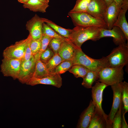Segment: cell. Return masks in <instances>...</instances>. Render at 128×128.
<instances>
[{
    "label": "cell",
    "mask_w": 128,
    "mask_h": 128,
    "mask_svg": "<svg viewBox=\"0 0 128 128\" xmlns=\"http://www.w3.org/2000/svg\"><path fill=\"white\" fill-rule=\"evenodd\" d=\"M44 22L41 18L36 14L27 22L26 28L29 31L32 39H37L41 37Z\"/></svg>",
    "instance_id": "10"
},
{
    "label": "cell",
    "mask_w": 128,
    "mask_h": 128,
    "mask_svg": "<svg viewBox=\"0 0 128 128\" xmlns=\"http://www.w3.org/2000/svg\"><path fill=\"white\" fill-rule=\"evenodd\" d=\"M68 14L75 26H94L107 29L104 20L96 18L86 12H69Z\"/></svg>",
    "instance_id": "4"
},
{
    "label": "cell",
    "mask_w": 128,
    "mask_h": 128,
    "mask_svg": "<svg viewBox=\"0 0 128 128\" xmlns=\"http://www.w3.org/2000/svg\"><path fill=\"white\" fill-rule=\"evenodd\" d=\"M64 61V60L58 53L55 54L45 64L46 68L50 74L55 68Z\"/></svg>",
    "instance_id": "29"
},
{
    "label": "cell",
    "mask_w": 128,
    "mask_h": 128,
    "mask_svg": "<svg viewBox=\"0 0 128 128\" xmlns=\"http://www.w3.org/2000/svg\"><path fill=\"white\" fill-rule=\"evenodd\" d=\"M99 71H89L83 78L82 85L87 88H91L92 84L96 80Z\"/></svg>",
    "instance_id": "23"
},
{
    "label": "cell",
    "mask_w": 128,
    "mask_h": 128,
    "mask_svg": "<svg viewBox=\"0 0 128 128\" xmlns=\"http://www.w3.org/2000/svg\"><path fill=\"white\" fill-rule=\"evenodd\" d=\"M121 89L122 108L126 113L128 111V83L125 81L120 82Z\"/></svg>",
    "instance_id": "26"
},
{
    "label": "cell",
    "mask_w": 128,
    "mask_h": 128,
    "mask_svg": "<svg viewBox=\"0 0 128 128\" xmlns=\"http://www.w3.org/2000/svg\"><path fill=\"white\" fill-rule=\"evenodd\" d=\"M41 18L44 23L48 25L58 33L69 39L72 29L64 28L57 25L47 19L44 18Z\"/></svg>",
    "instance_id": "20"
},
{
    "label": "cell",
    "mask_w": 128,
    "mask_h": 128,
    "mask_svg": "<svg viewBox=\"0 0 128 128\" xmlns=\"http://www.w3.org/2000/svg\"><path fill=\"white\" fill-rule=\"evenodd\" d=\"M90 70L83 65L75 64L73 65L68 71L72 73L76 78H83Z\"/></svg>",
    "instance_id": "24"
},
{
    "label": "cell",
    "mask_w": 128,
    "mask_h": 128,
    "mask_svg": "<svg viewBox=\"0 0 128 128\" xmlns=\"http://www.w3.org/2000/svg\"><path fill=\"white\" fill-rule=\"evenodd\" d=\"M124 66L108 67L102 68L98 72L96 82H101L108 86H111L122 82L124 79Z\"/></svg>",
    "instance_id": "3"
},
{
    "label": "cell",
    "mask_w": 128,
    "mask_h": 128,
    "mask_svg": "<svg viewBox=\"0 0 128 128\" xmlns=\"http://www.w3.org/2000/svg\"><path fill=\"white\" fill-rule=\"evenodd\" d=\"M113 1L114 2L117 6L120 9L122 4L123 0H113Z\"/></svg>",
    "instance_id": "37"
},
{
    "label": "cell",
    "mask_w": 128,
    "mask_h": 128,
    "mask_svg": "<svg viewBox=\"0 0 128 128\" xmlns=\"http://www.w3.org/2000/svg\"><path fill=\"white\" fill-rule=\"evenodd\" d=\"M30 41L28 43L26 46L24 57L22 60V61L29 60L33 55L32 54L30 46Z\"/></svg>",
    "instance_id": "35"
},
{
    "label": "cell",
    "mask_w": 128,
    "mask_h": 128,
    "mask_svg": "<svg viewBox=\"0 0 128 128\" xmlns=\"http://www.w3.org/2000/svg\"><path fill=\"white\" fill-rule=\"evenodd\" d=\"M77 47L69 41H65L62 44L58 52L64 60H72Z\"/></svg>",
    "instance_id": "18"
},
{
    "label": "cell",
    "mask_w": 128,
    "mask_h": 128,
    "mask_svg": "<svg viewBox=\"0 0 128 128\" xmlns=\"http://www.w3.org/2000/svg\"><path fill=\"white\" fill-rule=\"evenodd\" d=\"M122 128H128V125L126 121L125 117V115L126 112L122 109Z\"/></svg>",
    "instance_id": "36"
},
{
    "label": "cell",
    "mask_w": 128,
    "mask_h": 128,
    "mask_svg": "<svg viewBox=\"0 0 128 128\" xmlns=\"http://www.w3.org/2000/svg\"><path fill=\"white\" fill-rule=\"evenodd\" d=\"M50 75L45 64L40 59L36 61L35 70L32 78H41Z\"/></svg>",
    "instance_id": "22"
},
{
    "label": "cell",
    "mask_w": 128,
    "mask_h": 128,
    "mask_svg": "<svg viewBox=\"0 0 128 128\" xmlns=\"http://www.w3.org/2000/svg\"><path fill=\"white\" fill-rule=\"evenodd\" d=\"M95 111V106L91 100L88 106L80 115L76 128H88Z\"/></svg>",
    "instance_id": "16"
},
{
    "label": "cell",
    "mask_w": 128,
    "mask_h": 128,
    "mask_svg": "<svg viewBox=\"0 0 128 128\" xmlns=\"http://www.w3.org/2000/svg\"><path fill=\"white\" fill-rule=\"evenodd\" d=\"M108 6L113 1V0H104Z\"/></svg>",
    "instance_id": "39"
},
{
    "label": "cell",
    "mask_w": 128,
    "mask_h": 128,
    "mask_svg": "<svg viewBox=\"0 0 128 128\" xmlns=\"http://www.w3.org/2000/svg\"><path fill=\"white\" fill-rule=\"evenodd\" d=\"M108 86L103 83L97 82L92 87L91 92L92 102L95 107L96 111L102 115L106 121L107 128H112V124L110 122L108 115L104 112L102 107L103 94L104 90Z\"/></svg>",
    "instance_id": "6"
},
{
    "label": "cell",
    "mask_w": 128,
    "mask_h": 128,
    "mask_svg": "<svg viewBox=\"0 0 128 128\" xmlns=\"http://www.w3.org/2000/svg\"><path fill=\"white\" fill-rule=\"evenodd\" d=\"M108 128L104 117L95 110L88 128Z\"/></svg>",
    "instance_id": "21"
},
{
    "label": "cell",
    "mask_w": 128,
    "mask_h": 128,
    "mask_svg": "<svg viewBox=\"0 0 128 128\" xmlns=\"http://www.w3.org/2000/svg\"><path fill=\"white\" fill-rule=\"evenodd\" d=\"M64 40L55 38H52L50 41L48 46L54 52L55 54L58 53V51Z\"/></svg>",
    "instance_id": "32"
},
{
    "label": "cell",
    "mask_w": 128,
    "mask_h": 128,
    "mask_svg": "<svg viewBox=\"0 0 128 128\" xmlns=\"http://www.w3.org/2000/svg\"><path fill=\"white\" fill-rule=\"evenodd\" d=\"M120 9L113 1L107 6L104 20L107 29H110L112 28Z\"/></svg>",
    "instance_id": "17"
},
{
    "label": "cell",
    "mask_w": 128,
    "mask_h": 128,
    "mask_svg": "<svg viewBox=\"0 0 128 128\" xmlns=\"http://www.w3.org/2000/svg\"><path fill=\"white\" fill-rule=\"evenodd\" d=\"M73 65L72 60H65L56 66L50 73L51 75L56 74H61L67 71Z\"/></svg>",
    "instance_id": "25"
},
{
    "label": "cell",
    "mask_w": 128,
    "mask_h": 128,
    "mask_svg": "<svg viewBox=\"0 0 128 128\" xmlns=\"http://www.w3.org/2000/svg\"><path fill=\"white\" fill-rule=\"evenodd\" d=\"M72 60L73 65H81L91 70L99 71L104 67H109L106 56L98 59H94L85 54L81 48L77 47Z\"/></svg>",
    "instance_id": "2"
},
{
    "label": "cell",
    "mask_w": 128,
    "mask_h": 128,
    "mask_svg": "<svg viewBox=\"0 0 128 128\" xmlns=\"http://www.w3.org/2000/svg\"><path fill=\"white\" fill-rule=\"evenodd\" d=\"M128 9V0H124L121 6L117 18L113 26L120 28L124 32L128 41V23L125 16Z\"/></svg>",
    "instance_id": "15"
},
{
    "label": "cell",
    "mask_w": 128,
    "mask_h": 128,
    "mask_svg": "<svg viewBox=\"0 0 128 128\" xmlns=\"http://www.w3.org/2000/svg\"><path fill=\"white\" fill-rule=\"evenodd\" d=\"M35 61L33 55L28 60L22 61L17 79L21 82L26 84L33 78L35 69Z\"/></svg>",
    "instance_id": "9"
},
{
    "label": "cell",
    "mask_w": 128,
    "mask_h": 128,
    "mask_svg": "<svg viewBox=\"0 0 128 128\" xmlns=\"http://www.w3.org/2000/svg\"><path fill=\"white\" fill-rule=\"evenodd\" d=\"M107 37H112L113 41L116 45L125 44L127 40L122 30L119 27L115 26H113L110 29L101 28L100 39Z\"/></svg>",
    "instance_id": "11"
},
{
    "label": "cell",
    "mask_w": 128,
    "mask_h": 128,
    "mask_svg": "<svg viewBox=\"0 0 128 128\" xmlns=\"http://www.w3.org/2000/svg\"><path fill=\"white\" fill-rule=\"evenodd\" d=\"M111 86L113 92V101L110 112L108 115V118L112 124L114 116L122 101L120 82L115 83Z\"/></svg>",
    "instance_id": "13"
},
{
    "label": "cell",
    "mask_w": 128,
    "mask_h": 128,
    "mask_svg": "<svg viewBox=\"0 0 128 128\" xmlns=\"http://www.w3.org/2000/svg\"><path fill=\"white\" fill-rule=\"evenodd\" d=\"M20 3L23 4L26 3L28 2L30 0H17Z\"/></svg>",
    "instance_id": "38"
},
{
    "label": "cell",
    "mask_w": 128,
    "mask_h": 128,
    "mask_svg": "<svg viewBox=\"0 0 128 128\" xmlns=\"http://www.w3.org/2000/svg\"><path fill=\"white\" fill-rule=\"evenodd\" d=\"M62 83L60 74H56L41 78H32L26 84L32 86L39 84L50 85L59 88L62 85Z\"/></svg>",
    "instance_id": "14"
},
{
    "label": "cell",
    "mask_w": 128,
    "mask_h": 128,
    "mask_svg": "<svg viewBox=\"0 0 128 128\" xmlns=\"http://www.w3.org/2000/svg\"><path fill=\"white\" fill-rule=\"evenodd\" d=\"M52 38L44 34H42L41 37V45L39 52L34 56L35 61L40 59L42 53L46 49L49 43Z\"/></svg>",
    "instance_id": "30"
},
{
    "label": "cell",
    "mask_w": 128,
    "mask_h": 128,
    "mask_svg": "<svg viewBox=\"0 0 128 128\" xmlns=\"http://www.w3.org/2000/svg\"><path fill=\"white\" fill-rule=\"evenodd\" d=\"M123 103L121 104L115 114L112 122V128H121L122 127V109Z\"/></svg>",
    "instance_id": "31"
},
{
    "label": "cell",
    "mask_w": 128,
    "mask_h": 128,
    "mask_svg": "<svg viewBox=\"0 0 128 128\" xmlns=\"http://www.w3.org/2000/svg\"><path fill=\"white\" fill-rule=\"evenodd\" d=\"M107 6L104 0H91L86 12L96 18L104 20Z\"/></svg>",
    "instance_id": "12"
},
{
    "label": "cell",
    "mask_w": 128,
    "mask_h": 128,
    "mask_svg": "<svg viewBox=\"0 0 128 128\" xmlns=\"http://www.w3.org/2000/svg\"><path fill=\"white\" fill-rule=\"evenodd\" d=\"M109 67L128 66V43L120 44L114 48L106 56Z\"/></svg>",
    "instance_id": "5"
},
{
    "label": "cell",
    "mask_w": 128,
    "mask_h": 128,
    "mask_svg": "<svg viewBox=\"0 0 128 128\" xmlns=\"http://www.w3.org/2000/svg\"><path fill=\"white\" fill-rule=\"evenodd\" d=\"M48 4L44 3L39 0H30L27 3L23 4V7L34 12L45 13L49 7Z\"/></svg>",
    "instance_id": "19"
},
{
    "label": "cell",
    "mask_w": 128,
    "mask_h": 128,
    "mask_svg": "<svg viewBox=\"0 0 128 128\" xmlns=\"http://www.w3.org/2000/svg\"><path fill=\"white\" fill-rule=\"evenodd\" d=\"M91 0H77L71 12H86Z\"/></svg>",
    "instance_id": "27"
},
{
    "label": "cell",
    "mask_w": 128,
    "mask_h": 128,
    "mask_svg": "<svg viewBox=\"0 0 128 128\" xmlns=\"http://www.w3.org/2000/svg\"><path fill=\"white\" fill-rule=\"evenodd\" d=\"M101 28L75 26L72 29L69 39L76 47L81 48L82 44L88 40L96 41L99 40Z\"/></svg>",
    "instance_id": "1"
},
{
    "label": "cell",
    "mask_w": 128,
    "mask_h": 128,
    "mask_svg": "<svg viewBox=\"0 0 128 128\" xmlns=\"http://www.w3.org/2000/svg\"><path fill=\"white\" fill-rule=\"evenodd\" d=\"M39 0L45 3L48 4L49 2V0Z\"/></svg>",
    "instance_id": "40"
},
{
    "label": "cell",
    "mask_w": 128,
    "mask_h": 128,
    "mask_svg": "<svg viewBox=\"0 0 128 128\" xmlns=\"http://www.w3.org/2000/svg\"><path fill=\"white\" fill-rule=\"evenodd\" d=\"M41 45V38L37 39H32L30 42V46L33 55L34 56L39 52Z\"/></svg>",
    "instance_id": "33"
},
{
    "label": "cell",
    "mask_w": 128,
    "mask_h": 128,
    "mask_svg": "<svg viewBox=\"0 0 128 128\" xmlns=\"http://www.w3.org/2000/svg\"><path fill=\"white\" fill-rule=\"evenodd\" d=\"M0 66L1 72L4 76L10 77L14 79H18L22 60L3 58Z\"/></svg>",
    "instance_id": "8"
},
{
    "label": "cell",
    "mask_w": 128,
    "mask_h": 128,
    "mask_svg": "<svg viewBox=\"0 0 128 128\" xmlns=\"http://www.w3.org/2000/svg\"><path fill=\"white\" fill-rule=\"evenodd\" d=\"M32 39L29 34L26 38L17 41L6 47L3 52V58L22 60L24 57L26 46Z\"/></svg>",
    "instance_id": "7"
},
{
    "label": "cell",
    "mask_w": 128,
    "mask_h": 128,
    "mask_svg": "<svg viewBox=\"0 0 128 128\" xmlns=\"http://www.w3.org/2000/svg\"><path fill=\"white\" fill-rule=\"evenodd\" d=\"M42 34L45 35L52 38H57L65 41H69V39L58 33L50 27L44 22L43 25Z\"/></svg>",
    "instance_id": "28"
},
{
    "label": "cell",
    "mask_w": 128,
    "mask_h": 128,
    "mask_svg": "<svg viewBox=\"0 0 128 128\" xmlns=\"http://www.w3.org/2000/svg\"></svg>",
    "instance_id": "41"
},
{
    "label": "cell",
    "mask_w": 128,
    "mask_h": 128,
    "mask_svg": "<svg viewBox=\"0 0 128 128\" xmlns=\"http://www.w3.org/2000/svg\"><path fill=\"white\" fill-rule=\"evenodd\" d=\"M53 51L48 46L41 54L40 60L43 63L46 64L54 55Z\"/></svg>",
    "instance_id": "34"
}]
</instances>
